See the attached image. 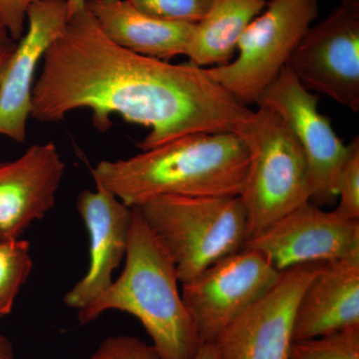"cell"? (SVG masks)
<instances>
[{
    "mask_svg": "<svg viewBox=\"0 0 359 359\" xmlns=\"http://www.w3.org/2000/svg\"><path fill=\"white\" fill-rule=\"evenodd\" d=\"M14 43L13 39L9 36L8 32H7L6 26L0 20V46L4 45H9Z\"/></svg>",
    "mask_w": 359,
    "mask_h": 359,
    "instance_id": "cell-28",
    "label": "cell"
},
{
    "mask_svg": "<svg viewBox=\"0 0 359 359\" xmlns=\"http://www.w3.org/2000/svg\"><path fill=\"white\" fill-rule=\"evenodd\" d=\"M194 359H218V353L215 342H203L201 344L197 354Z\"/></svg>",
    "mask_w": 359,
    "mask_h": 359,
    "instance_id": "cell-25",
    "label": "cell"
},
{
    "mask_svg": "<svg viewBox=\"0 0 359 359\" xmlns=\"http://www.w3.org/2000/svg\"><path fill=\"white\" fill-rule=\"evenodd\" d=\"M32 268L28 241L0 240V318L8 316L13 311L16 297Z\"/></svg>",
    "mask_w": 359,
    "mask_h": 359,
    "instance_id": "cell-18",
    "label": "cell"
},
{
    "mask_svg": "<svg viewBox=\"0 0 359 359\" xmlns=\"http://www.w3.org/2000/svg\"><path fill=\"white\" fill-rule=\"evenodd\" d=\"M67 20L66 0H43L28 8L27 30L16 44L0 83L1 136L20 144L27 138L35 73Z\"/></svg>",
    "mask_w": 359,
    "mask_h": 359,
    "instance_id": "cell-12",
    "label": "cell"
},
{
    "mask_svg": "<svg viewBox=\"0 0 359 359\" xmlns=\"http://www.w3.org/2000/svg\"><path fill=\"white\" fill-rule=\"evenodd\" d=\"M16 43L4 45L0 46V83H1L2 77L6 72V66L8 65L9 59L13 55L14 49H15Z\"/></svg>",
    "mask_w": 359,
    "mask_h": 359,
    "instance_id": "cell-24",
    "label": "cell"
},
{
    "mask_svg": "<svg viewBox=\"0 0 359 359\" xmlns=\"http://www.w3.org/2000/svg\"><path fill=\"white\" fill-rule=\"evenodd\" d=\"M179 283L173 259L132 208L124 271L95 302L78 311V320L87 325L112 309L132 314L162 359H194L202 342Z\"/></svg>",
    "mask_w": 359,
    "mask_h": 359,
    "instance_id": "cell-3",
    "label": "cell"
},
{
    "mask_svg": "<svg viewBox=\"0 0 359 359\" xmlns=\"http://www.w3.org/2000/svg\"><path fill=\"white\" fill-rule=\"evenodd\" d=\"M323 264L280 271L271 289L215 340L218 359H290L297 304Z\"/></svg>",
    "mask_w": 359,
    "mask_h": 359,
    "instance_id": "cell-10",
    "label": "cell"
},
{
    "mask_svg": "<svg viewBox=\"0 0 359 359\" xmlns=\"http://www.w3.org/2000/svg\"><path fill=\"white\" fill-rule=\"evenodd\" d=\"M244 248L261 252L278 271L332 263L359 254V219L308 202L247 240Z\"/></svg>",
    "mask_w": 359,
    "mask_h": 359,
    "instance_id": "cell-11",
    "label": "cell"
},
{
    "mask_svg": "<svg viewBox=\"0 0 359 359\" xmlns=\"http://www.w3.org/2000/svg\"><path fill=\"white\" fill-rule=\"evenodd\" d=\"M249 165L233 132L186 135L128 159L101 161L92 176L130 208L162 196L238 197Z\"/></svg>",
    "mask_w": 359,
    "mask_h": 359,
    "instance_id": "cell-2",
    "label": "cell"
},
{
    "mask_svg": "<svg viewBox=\"0 0 359 359\" xmlns=\"http://www.w3.org/2000/svg\"><path fill=\"white\" fill-rule=\"evenodd\" d=\"M0 359H14L13 344L2 334H0Z\"/></svg>",
    "mask_w": 359,
    "mask_h": 359,
    "instance_id": "cell-26",
    "label": "cell"
},
{
    "mask_svg": "<svg viewBox=\"0 0 359 359\" xmlns=\"http://www.w3.org/2000/svg\"><path fill=\"white\" fill-rule=\"evenodd\" d=\"M235 133L249 154L238 196L247 215L249 240L311 201L309 167L292 132L268 108L252 110Z\"/></svg>",
    "mask_w": 359,
    "mask_h": 359,
    "instance_id": "cell-4",
    "label": "cell"
},
{
    "mask_svg": "<svg viewBox=\"0 0 359 359\" xmlns=\"http://www.w3.org/2000/svg\"><path fill=\"white\" fill-rule=\"evenodd\" d=\"M104 34L135 53L170 61L186 55L195 25L153 18L128 0H86Z\"/></svg>",
    "mask_w": 359,
    "mask_h": 359,
    "instance_id": "cell-16",
    "label": "cell"
},
{
    "mask_svg": "<svg viewBox=\"0 0 359 359\" xmlns=\"http://www.w3.org/2000/svg\"><path fill=\"white\" fill-rule=\"evenodd\" d=\"M66 4H67L68 18H70L71 16L84 8L86 0H66Z\"/></svg>",
    "mask_w": 359,
    "mask_h": 359,
    "instance_id": "cell-27",
    "label": "cell"
},
{
    "mask_svg": "<svg viewBox=\"0 0 359 359\" xmlns=\"http://www.w3.org/2000/svg\"><path fill=\"white\" fill-rule=\"evenodd\" d=\"M77 211L89 238L87 273L65 295L66 306L81 311L96 301L112 285L113 273L119 268L128 249L132 208L96 184V190L78 196Z\"/></svg>",
    "mask_w": 359,
    "mask_h": 359,
    "instance_id": "cell-13",
    "label": "cell"
},
{
    "mask_svg": "<svg viewBox=\"0 0 359 359\" xmlns=\"http://www.w3.org/2000/svg\"><path fill=\"white\" fill-rule=\"evenodd\" d=\"M248 26L228 65L205 68L208 76L244 105H257L278 78L318 13V0H271Z\"/></svg>",
    "mask_w": 359,
    "mask_h": 359,
    "instance_id": "cell-6",
    "label": "cell"
},
{
    "mask_svg": "<svg viewBox=\"0 0 359 359\" xmlns=\"http://www.w3.org/2000/svg\"><path fill=\"white\" fill-rule=\"evenodd\" d=\"M280 273L261 252L243 248L183 283L182 297L201 342H214L231 321L271 289Z\"/></svg>",
    "mask_w": 359,
    "mask_h": 359,
    "instance_id": "cell-7",
    "label": "cell"
},
{
    "mask_svg": "<svg viewBox=\"0 0 359 359\" xmlns=\"http://www.w3.org/2000/svg\"><path fill=\"white\" fill-rule=\"evenodd\" d=\"M65 163L53 142L35 144L0 163V240L20 238L55 204Z\"/></svg>",
    "mask_w": 359,
    "mask_h": 359,
    "instance_id": "cell-14",
    "label": "cell"
},
{
    "mask_svg": "<svg viewBox=\"0 0 359 359\" xmlns=\"http://www.w3.org/2000/svg\"><path fill=\"white\" fill-rule=\"evenodd\" d=\"M290 359H359V327L294 341Z\"/></svg>",
    "mask_w": 359,
    "mask_h": 359,
    "instance_id": "cell-19",
    "label": "cell"
},
{
    "mask_svg": "<svg viewBox=\"0 0 359 359\" xmlns=\"http://www.w3.org/2000/svg\"><path fill=\"white\" fill-rule=\"evenodd\" d=\"M142 13L173 22L197 25L204 20L212 0H128Z\"/></svg>",
    "mask_w": 359,
    "mask_h": 359,
    "instance_id": "cell-20",
    "label": "cell"
},
{
    "mask_svg": "<svg viewBox=\"0 0 359 359\" xmlns=\"http://www.w3.org/2000/svg\"><path fill=\"white\" fill-rule=\"evenodd\" d=\"M32 91V118L62 121L72 111H92L94 127L111 115L150 129L141 151L195 133L233 132L252 112L208 76L205 68L173 65L114 43L86 6L68 18L45 52Z\"/></svg>",
    "mask_w": 359,
    "mask_h": 359,
    "instance_id": "cell-1",
    "label": "cell"
},
{
    "mask_svg": "<svg viewBox=\"0 0 359 359\" xmlns=\"http://www.w3.org/2000/svg\"><path fill=\"white\" fill-rule=\"evenodd\" d=\"M268 0H212L204 20L195 25L186 56L202 68L228 65L238 40Z\"/></svg>",
    "mask_w": 359,
    "mask_h": 359,
    "instance_id": "cell-17",
    "label": "cell"
},
{
    "mask_svg": "<svg viewBox=\"0 0 359 359\" xmlns=\"http://www.w3.org/2000/svg\"><path fill=\"white\" fill-rule=\"evenodd\" d=\"M39 1L43 0H0V20L14 42L23 36L28 8Z\"/></svg>",
    "mask_w": 359,
    "mask_h": 359,
    "instance_id": "cell-23",
    "label": "cell"
},
{
    "mask_svg": "<svg viewBox=\"0 0 359 359\" xmlns=\"http://www.w3.org/2000/svg\"><path fill=\"white\" fill-rule=\"evenodd\" d=\"M137 209L173 259L182 285L247 242V215L240 197L162 196Z\"/></svg>",
    "mask_w": 359,
    "mask_h": 359,
    "instance_id": "cell-5",
    "label": "cell"
},
{
    "mask_svg": "<svg viewBox=\"0 0 359 359\" xmlns=\"http://www.w3.org/2000/svg\"><path fill=\"white\" fill-rule=\"evenodd\" d=\"M349 145L347 155L337 175V211L346 218L359 219V138L356 136Z\"/></svg>",
    "mask_w": 359,
    "mask_h": 359,
    "instance_id": "cell-21",
    "label": "cell"
},
{
    "mask_svg": "<svg viewBox=\"0 0 359 359\" xmlns=\"http://www.w3.org/2000/svg\"><path fill=\"white\" fill-rule=\"evenodd\" d=\"M306 89L359 111V4H342L309 28L289 61Z\"/></svg>",
    "mask_w": 359,
    "mask_h": 359,
    "instance_id": "cell-8",
    "label": "cell"
},
{
    "mask_svg": "<svg viewBox=\"0 0 359 359\" xmlns=\"http://www.w3.org/2000/svg\"><path fill=\"white\" fill-rule=\"evenodd\" d=\"M359 327V254L325 263L295 311L294 341Z\"/></svg>",
    "mask_w": 359,
    "mask_h": 359,
    "instance_id": "cell-15",
    "label": "cell"
},
{
    "mask_svg": "<svg viewBox=\"0 0 359 359\" xmlns=\"http://www.w3.org/2000/svg\"><path fill=\"white\" fill-rule=\"evenodd\" d=\"M342 4H359V0H340Z\"/></svg>",
    "mask_w": 359,
    "mask_h": 359,
    "instance_id": "cell-29",
    "label": "cell"
},
{
    "mask_svg": "<svg viewBox=\"0 0 359 359\" xmlns=\"http://www.w3.org/2000/svg\"><path fill=\"white\" fill-rule=\"evenodd\" d=\"M318 101V96L285 66L257 106L273 111L287 125L308 163L311 200L328 205L337 199V175L348 155L349 145L335 133L330 118L321 114Z\"/></svg>",
    "mask_w": 359,
    "mask_h": 359,
    "instance_id": "cell-9",
    "label": "cell"
},
{
    "mask_svg": "<svg viewBox=\"0 0 359 359\" xmlns=\"http://www.w3.org/2000/svg\"><path fill=\"white\" fill-rule=\"evenodd\" d=\"M88 359H162L153 344L131 335L107 337Z\"/></svg>",
    "mask_w": 359,
    "mask_h": 359,
    "instance_id": "cell-22",
    "label": "cell"
}]
</instances>
